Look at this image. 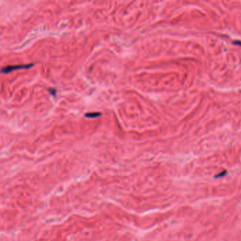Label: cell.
<instances>
[{
	"label": "cell",
	"mask_w": 241,
	"mask_h": 241,
	"mask_svg": "<svg viewBox=\"0 0 241 241\" xmlns=\"http://www.w3.org/2000/svg\"><path fill=\"white\" fill-rule=\"evenodd\" d=\"M33 66V64H17V65H9V66L3 67L1 69V73L4 74H7L10 72L15 71V70L24 69H29Z\"/></svg>",
	"instance_id": "obj_1"
},
{
	"label": "cell",
	"mask_w": 241,
	"mask_h": 241,
	"mask_svg": "<svg viewBox=\"0 0 241 241\" xmlns=\"http://www.w3.org/2000/svg\"><path fill=\"white\" fill-rule=\"evenodd\" d=\"M101 115V113L99 112H88L85 115V117H87V118H91V119H94L96 118V117H100Z\"/></svg>",
	"instance_id": "obj_2"
},
{
	"label": "cell",
	"mask_w": 241,
	"mask_h": 241,
	"mask_svg": "<svg viewBox=\"0 0 241 241\" xmlns=\"http://www.w3.org/2000/svg\"><path fill=\"white\" fill-rule=\"evenodd\" d=\"M226 174H227L226 170H223V171L220 172V173L216 174L215 176H214V177H215V178H221V177L226 176Z\"/></svg>",
	"instance_id": "obj_3"
}]
</instances>
